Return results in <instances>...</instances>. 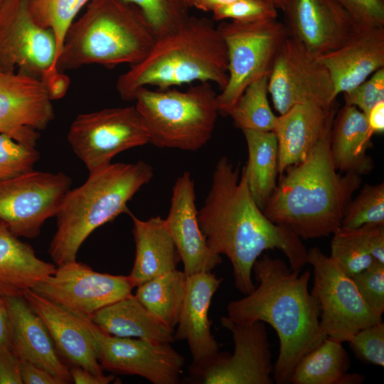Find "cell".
Segmentation results:
<instances>
[{"instance_id":"obj_31","label":"cell","mask_w":384,"mask_h":384,"mask_svg":"<svg viewBox=\"0 0 384 384\" xmlns=\"http://www.w3.org/2000/svg\"><path fill=\"white\" fill-rule=\"evenodd\" d=\"M187 275L177 269L137 286L135 297L161 323L174 331L186 288Z\"/></svg>"},{"instance_id":"obj_48","label":"cell","mask_w":384,"mask_h":384,"mask_svg":"<svg viewBox=\"0 0 384 384\" xmlns=\"http://www.w3.org/2000/svg\"><path fill=\"white\" fill-rule=\"evenodd\" d=\"M11 346L9 314L3 297L0 295V351Z\"/></svg>"},{"instance_id":"obj_14","label":"cell","mask_w":384,"mask_h":384,"mask_svg":"<svg viewBox=\"0 0 384 384\" xmlns=\"http://www.w3.org/2000/svg\"><path fill=\"white\" fill-rule=\"evenodd\" d=\"M81 319L102 368L139 375L153 384L180 383L185 359L171 343L112 336L91 320Z\"/></svg>"},{"instance_id":"obj_6","label":"cell","mask_w":384,"mask_h":384,"mask_svg":"<svg viewBox=\"0 0 384 384\" xmlns=\"http://www.w3.org/2000/svg\"><path fill=\"white\" fill-rule=\"evenodd\" d=\"M156 37L140 10L119 0H91L65 35L57 68H107L143 60Z\"/></svg>"},{"instance_id":"obj_28","label":"cell","mask_w":384,"mask_h":384,"mask_svg":"<svg viewBox=\"0 0 384 384\" xmlns=\"http://www.w3.org/2000/svg\"><path fill=\"white\" fill-rule=\"evenodd\" d=\"M91 321L112 336L160 343L175 341L174 331L151 314L132 294L97 311Z\"/></svg>"},{"instance_id":"obj_8","label":"cell","mask_w":384,"mask_h":384,"mask_svg":"<svg viewBox=\"0 0 384 384\" xmlns=\"http://www.w3.org/2000/svg\"><path fill=\"white\" fill-rule=\"evenodd\" d=\"M56 54L54 34L33 19L28 0H6L0 8V70L37 78L55 92L70 82L56 68Z\"/></svg>"},{"instance_id":"obj_17","label":"cell","mask_w":384,"mask_h":384,"mask_svg":"<svg viewBox=\"0 0 384 384\" xmlns=\"http://www.w3.org/2000/svg\"><path fill=\"white\" fill-rule=\"evenodd\" d=\"M52 101L41 79L0 70V133L36 147L39 131L54 119Z\"/></svg>"},{"instance_id":"obj_47","label":"cell","mask_w":384,"mask_h":384,"mask_svg":"<svg viewBox=\"0 0 384 384\" xmlns=\"http://www.w3.org/2000/svg\"><path fill=\"white\" fill-rule=\"evenodd\" d=\"M371 133H383L384 131V100L376 103L366 115Z\"/></svg>"},{"instance_id":"obj_3","label":"cell","mask_w":384,"mask_h":384,"mask_svg":"<svg viewBox=\"0 0 384 384\" xmlns=\"http://www.w3.org/2000/svg\"><path fill=\"white\" fill-rule=\"evenodd\" d=\"M331 129L306 158L286 169L262 210L273 223L299 238L326 237L341 226L360 176L338 171L330 150Z\"/></svg>"},{"instance_id":"obj_42","label":"cell","mask_w":384,"mask_h":384,"mask_svg":"<svg viewBox=\"0 0 384 384\" xmlns=\"http://www.w3.org/2000/svg\"><path fill=\"white\" fill-rule=\"evenodd\" d=\"M357 26L384 27V0H336Z\"/></svg>"},{"instance_id":"obj_23","label":"cell","mask_w":384,"mask_h":384,"mask_svg":"<svg viewBox=\"0 0 384 384\" xmlns=\"http://www.w3.org/2000/svg\"><path fill=\"white\" fill-rule=\"evenodd\" d=\"M222 282L223 278L211 272L187 276L174 338L187 341L193 361L203 360L219 351L218 343L210 331L208 311L212 298Z\"/></svg>"},{"instance_id":"obj_25","label":"cell","mask_w":384,"mask_h":384,"mask_svg":"<svg viewBox=\"0 0 384 384\" xmlns=\"http://www.w3.org/2000/svg\"><path fill=\"white\" fill-rule=\"evenodd\" d=\"M136 252L128 275L134 287L154 277L176 269L179 254L166 226L160 216L142 220L129 213Z\"/></svg>"},{"instance_id":"obj_29","label":"cell","mask_w":384,"mask_h":384,"mask_svg":"<svg viewBox=\"0 0 384 384\" xmlns=\"http://www.w3.org/2000/svg\"><path fill=\"white\" fill-rule=\"evenodd\" d=\"M343 343L329 337L304 355L295 366L293 384H361L365 376L348 372L350 358Z\"/></svg>"},{"instance_id":"obj_34","label":"cell","mask_w":384,"mask_h":384,"mask_svg":"<svg viewBox=\"0 0 384 384\" xmlns=\"http://www.w3.org/2000/svg\"><path fill=\"white\" fill-rule=\"evenodd\" d=\"M332 235L329 257L349 277H353L376 261L366 250L358 228L340 226Z\"/></svg>"},{"instance_id":"obj_38","label":"cell","mask_w":384,"mask_h":384,"mask_svg":"<svg viewBox=\"0 0 384 384\" xmlns=\"http://www.w3.org/2000/svg\"><path fill=\"white\" fill-rule=\"evenodd\" d=\"M348 343L358 359L367 364L384 366V323L383 321L356 332Z\"/></svg>"},{"instance_id":"obj_4","label":"cell","mask_w":384,"mask_h":384,"mask_svg":"<svg viewBox=\"0 0 384 384\" xmlns=\"http://www.w3.org/2000/svg\"><path fill=\"white\" fill-rule=\"evenodd\" d=\"M228 54L213 22L189 16L176 30L156 38L147 55L119 76L116 89L125 101H134L141 87L166 90L198 81L227 84Z\"/></svg>"},{"instance_id":"obj_40","label":"cell","mask_w":384,"mask_h":384,"mask_svg":"<svg viewBox=\"0 0 384 384\" xmlns=\"http://www.w3.org/2000/svg\"><path fill=\"white\" fill-rule=\"evenodd\" d=\"M368 306L382 316L384 312V264L375 261L351 277Z\"/></svg>"},{"instance_id":"obj_2","label":"cell","mask_w":384,"mask_h":384,"mask_svg":"<svg viewBox=\"0 0 384 384\" xmlns=\"http://www.w3.org/2000/svg\"><path fill=\"white\" fill-rule=\"evenodd\" d=\"M300 272L264 254L252 267L257 287L227 306L231 321H262L275 330L279 348L272 375L278 384L289 383L302 358L326 338L319 324V302L309 290L311 273Z\"/></svg>"},{"instance_id":"obj_36","label":"cell","mask_w":384,"mask_h":384,"mask_svg":"<svg viewBox=\"0 0 384 384\" xmlns=\"http://www.w3.org/2000/svg\"><path fill=\"white\" fill-rule=\"evenodd\" d=\"M369 223H384V183L366 184L347 205L341 226L356 228Z\"/></svg>"},{"instance_id":"obj_27","label":"cell","mask_w":384,"mask_h":384,"mask_svg":"<svg viewBox=\"0 0 384 384\" xmlns=\"http://www.w3.org/2000/svg\"><path fill=\"white\" fill-rule=\"evenodd\" d=\"M0 219V295L23 297L52 274L56 266L38 258Z\"/></svg>"},{"instance_id":"obj_21","label":"cell","mask_w":384,"mask_h":384,"mask_svg":"<svg viewBox=\"0 0 384 384\" xmlns=\"http://www.w3.org/2000/svg\"><path fill=\"white\" fill-rule=\"evenodd\" d=\"M9 314L11 345L21 360L37 365L72 382L69 368L60 358L41 318L23 297H3Z\"/></svg>"},{"instance_id":"obj_20","label":"cell","mask_w":384,"mask_h":384,"mask_svg":"<svg viewBox=\"0 0 384 384\" xmlns=\"http://www.w3.org/2000/svg\"><path fill=\"white\" fill-rule=\"evenodd\" d=\"M316 58L328 71L336 95L346 92L384 68V27L358 26L340 47Z\"/></svg>"},{"instance_id":"obj_1","label":"cell","mask_w":384,"mask_h":384,"mask_svg":"<svg viewBox=\"0 0 384 384\" xmlns=\"http://www.w3.org/2000/svg\"><path fill=\"white\" fill-rule=\"evenodd\" d=\"M198 219L209 248L230 260L235 287L244 294L255 288L252 267L266 250L282 251L292 270L301 271L308 264V250L302 239L265 215L239 167L226 156L215 164Z\"/></svg>"},{"instance_id":"obj_16","label":"cell","mask_w":384,"mask_h":384,"mask_svg":"<svg viewBox=\"0 0 384 384\" xmlns=\"http://www.w3.org/2000/svg\"><path fill=\"white\" fill-rule=\"evenodd\" d=\"M134 287L128 275L98 272L75 260L56 267L32 290L70 313L91 320L97 311L130 295Z\"/></svg>"},{"instance_id":"obj_41","label":"cell","mask_w":384,"mask_h":384,"mask_svg":"<svg viewBox=\"0 0 384 384\" xmlns=\"http://www.w3.org/2000/svg\"><path fill=\"white\" fill-rule=\"evenodd\" d=\"M343 95L345 104L355 106L367 115L376 103L384 100V68Z\"/></svg>"},{"instance_id":"obj_37","label":"cell","mask_w":384,"mask_h":384,"mask_svg":"<svg viewBox=\"0 0 384 384\" xmlns=\"http://www.w3.org/2000/svg\"><path fill=\"white\" fill-rule=\"evenodd\" d=\"M39 157L35 146L25 145L0 133V181L33 170Z\"/></svg>"},{"instance_id":"obj_43","label":"cell","mask_w":384,"mask_h":384,"mask_svg":"<svg viewBox=\"0 0 384 384\" xmlns=\"http://www.w3.org/2000/svg\"><path fill=\"white\" fill-rule=\"evenodd\" d=\"M358 228L368 253L384 264V223H369Z\"/></svg>"},{"instance_id":"obj_24","label":"cell","mask_w":384,"mask_h":384,"mask_svg":"<svg viewBox=\"0 0 384 384\" xmlns=\"http://www.w3.org/2000/svg\"><path fill=\"white\" fill-rule=\"evenodd\" d=\"M23 297L44 322L61 357L73 366L103 375L91 337L80 317L32 289L26 291Z\"/></svg>"},{"instance_id":"obj_10","label":"cell","mask_w":384,"mask_h":384,"mask_svg":"<svg viewBox=\"0 0 384 384\" xmlns=\"http://www.w3.org/2000/svg\"><path fill=\"white\" fill-rule=\"evenodd\" d=\"M232 335L234 351H218L188 367V380L196 384H271L274 365L264 322L239 324L220 319Z\"/></svg>"},{"instance_id":"obj_44","label":"cell","mask_w":384,"mask_h":384,"mask_svg":"<svg viewBox=\"0 0 384 384\" xmlns=\"http://www.w3.org/2000/svg\"><path fill=\"white\" fill-rule=\"evenodd\" d=\"M21 363L11 346L0 351V384H23Z\"/></svg>"},{"instance_id":"obj_39","label":"cell","mask_w":384,"mask_h":384,"mask_svg":"<svg viewBox=\"0 0 384 384\" xmlns=\"http://www.w3.org/2000/svg\"><path fill=\"white\" fill-rule=\"evenodd\" d=\"M213 19H231L240 22H255L277 17V8L262 0H237L213 11Z\"/></svg>"},{"instance_id":"obj_13","label":"cell","mask_w":384,"mask_h":384,"mask_svg":"<svg viewBox=\"0 0 384 384\" xmlns=\"http://www.w3.org/2000/svg\"><path fill=\"white\" fill-rule=\"evenodd\" d=\"M71 182L63 172L34 169L0 181V219L16 236L36 238L45 221L56 215Z\"/></svg>"},{"instance_id":"obj_50","label":"cell","mask_w":384,"mask_h":384,"mask_svg":"<svg viewBox=\"0 0 384 384\" xmlns=\"http://www.w3.org/2000/svg\"><path fill=\"white\" fill-rule=\"evenodd\" d=\"M265 2H267L272 5H273L277 9H279L281 10H283L287 0H262Z\"/></svg>"},{"instance_id":"obj_7","label":"cell","mask_w":384,"mask_h":384,"mask_svg":"<svg viewBox=\"0 0 384 384\" xmlns=\"http://www.w3.org/2000/svg\"><path fill=\"white\" fill-rule=\"evenodd\" d=\"M217 95L211 83L199 82L185 91L141 87L134 101L150 144L193 151L204 146L212 137L219 114Z\"/></svg>"},{"instance_id":"obj_22","label":"cell","mask_w":384,"mask_h":384,"mask_svg":"<svg viewBox=\"0 0 384 384\" xmlns=\"http://www.w3.org/2000/svg\"><path fill=\"white\" fill-rule=\"evenodd\" d=\"M336 105L325 108L313 102L299 104L277 117L274 130L278 145V175L309 154L331 128Z\"/></svg>"},{"instance_id":"obj_11","label":"cell","mask_w":384,"mask_h":384,"mask_svg":"<svg viewBox=\"0 0 384 384\" xmlns=\"http://www.w3.org/2000/svg\"><path fill=\"white\" fill-rule=\"evenodd\" d=\"M307 261L313 267L311 292L319 302V324L326 337L348 342L359 330L382 321L365 303L352 278L329 256L314 247L308 250Z\"/></svg>"},{"instance_id":"obj_49","label":"cell","mask_w":384,"mask_h":384,"mask_svg":"<svg viewBox=\"0 0 384 384\" xmlns=\"http://www.w3.org/2000/svg\"><path fill=\"white\" fill-rule=\"evenodd\" d=\"M237 0H188V6L194 7L203 11H213L214 9L233 3Z\"/></svg>"},{"instance_id":"obj_18","label":"cell","mask_w":384,"mask_h":384,"mask_svg":"<svg viewBox=\"0 0 384 384\" xmlns=\"http://www.w3.org/2000/svg\"><path fill=\"white\" fill-rule=\"evenodd\" d=\"M289 35L315 57L340 47L358 26L336 0H287Z\"/></svg>"},{"instance_id":"obj_45","label":"cell","mask_w":384,"mask_h":384,"mask_svg":"<svg viewBox=\"0 0 384 384\" xmlns=\"http://www.w3.org/2000/svg\"><path fill=\"white\" fill-rule=\"evenodd\" d=\"M21 361L23 384H65L62 379L48 370L29 361Z\"/></svg>"},{"instance_id":"obj_33","label":"cell","mask_w":384,"mask_h":384,"mask_svg":"<svg viewBox=\"0 0 384 384\" xmlns=\"http://www.w3.org/2000/svg\"><path fill=\"white\" fill-rule=\"evenodd\" d=\"M91 0H28L30 14L37 24L51 30L56 41V68L63 41L76 15ZM58 69V68H57Z\"/></svg>"},{"instance_id":"obj_26","label":"cell","mask_w":384,"mask_h":384,"mask_svg":"<svg viewBox=\"0 0 384 384\" xmlns=\"http://www.w3.org/2000/svg\"><path fill=\"white\" fill-rule=\"evenodd\" d=\"M366 115L353 105L345 104L336 112L330 134V150L336 169L361 176L374 167L367 154L372 146Z\"/></svg>"},{"instance_id":"obj_19","label":"cell","mask_w":384,"mask_h":384,"mask_svg":"<svg viewBox=\"0 0 384 384\" xmlns=\"http://www.w3.org/2000/svg\"><path fill=\"white\" fill-rule=\"evenodd\" d=\"M164 220L187 276L211 272L222 262L220 255L209 248L201 229L195 183L188 171L176 180L169 213Z\"/></svg>"},{"instance_id":"obj_46","label":"cell","mask_w":384,"mask_h":384,"mask_svg":"<svg viewBox=\"0 0 384 384\" xmlns=\"http://www.w3.org/2000/svg\"><path fill=\"white\" fill-rule=\"evenodd\" d=\"M69 371L75 384H108L114 379L113 375H97L78 366L72 365Z\"/></svg>"},{"instance_id":"obj_5","label":"cell","mask_w":384,"mask_h":384,"mask_svg":"<svg viewBox=\"0 0 384 384\" xmlns=\"http://www.w3.org/2000/svg\"><path fill=\"white\" fill-rule=\"evenodd\" d=\"M153 176L152 166L144 161L110 163L89 172L83 184L65 193L55 215L57 230L48 247L53 262L59 266L76 260L95 230L129 213L127 204Z\"/></svg>"},{"instance_id":"obj_32","label":"cell","mask_w":384,"mask_h":384,"mask_svg":"<svg viewBox=\"0 0 384 384\" xmlns=\"http://www.w3.org/2000/svg\"><path fill=\"white\" fill-rule=\"evenodd\" d=\"M268 79L266 75L251 82L230 111L228 116L242 131L274 132L278 116L268 101Z\"/></svg>"},{"instance_id":"obj_12","label":"cell","mask_w":384,"mask_h":384,"mask_svg":"<svg viewBox=\"0 0 384 384\" xmlns=\"http://www.w3.org/2000/svg\"><path fill=\"white\" fill-rule=\"evenodd\" d=\"M68 142L89 172L110 164L118 154L149 143L145 123L134 105L78 114Z\"/></svg>"},{"instance_id":"obj_52","label":"cell","mask_w":384,"mask_h":384,"mask_svg":"<svg viewBox=\"0 0 384 384\" xmlns=\"http://www.w3.org/2000/svg\"><path fill=\"white\" fill-rule=\"evenodd\" d=\"M185 1H186V2H187L188 0H185Z\"/></svg>"},{"instance_id":"obj_15","label":"cell","mask_w":384,"mask_h":384,"mask_svg":"<svg viewBox=\"0 0 384 384\" xmlns=\"http://www.w3.org/2000/svg\"><path fill=\"white\" fill-rule=\"evenodd\" d=\"M268 92L279 114L305 102L329 109L336 105L337 97L326 69L289 35L274 58L269 75Z\"/></svg>"},{"instance_id":"obj_9","label":"cell","mask_w":384,"mask_h":384,"mask_svg":"<svg viewBox=\"0 0 384 384\" xmlns=\"http://www.w3.org/2000/svg\"><path fill=\"white\" fill-rule=\"evenodd\" d=\"M228 54V79L217 95L219 114L228 116L245 88L270 75L276 54L289 36L277 18L255 22L231 21L217 26Z\"/></svg>"},{"instance_id":"obj_35","label":"cell","mask_w":384,"mask_h":384,"mask_svg":"<svg viewBox=\"0 0 384 384\" xmlns=\"http://www.w3.org/2000/svg\"><path fill=\"white\" fill-rule=\"evenodd\" d=\"M137 6L156 38L178 28L190 16L185 0H119Z\"/></svg>"},{"instance_id":"obj_51","label":"cell","mask_w":384,"mask_h":384,"mask_svg":"<svg viewBox=\"0 0 384 384\" xmlns=\"http://www.w3.org/2000/svg\"><path fill=\"white\" fill-rule=\"evenodd\" d=\"M6 0H0V8L3 5V4L5 2Z\"/></svg>"},{"instance_id":"obj_30","label":"cell","mask_w":384,"mask_h":384,"mask_svg":"<svg viewBox=\"0 0 384 384\" xmlns=\"http://www.w3.org/2000/svg\"><path fill=\"white\" fill-rule=\"evenodd\" d=\"M248 152L243 176L257 206L262 210L277 187L278 145L274 132L243 130Z\"/></svg>"}]
</instances>
